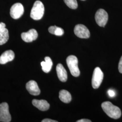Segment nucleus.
<instances>
[{"label":"nucleus","mask_w":122,"mask_h":122,"mask_svg":"<svg viewBox=\"0 0 122 122\" xmlns=\"http://www.w3.org/2000/svg\"><path fill=\"white\" fill-rule=\"evenodd\" d=\"M64 1L71 9H76L77 8L78 4L76 0H64Z\"/></svg>","instance_id":"18"},{"label":"nucleus","mask_w":122,"mask_h":122,"mask_svg":"<svg viewBox=\"0 0 122 122\" xmlns=\"http://www.w3.org/2000/svg\"><path fill=\"white\" fill-rule=\"evenodd\" d=\"M32 104L38 109L44 111L48 110L50 107L48 102L46 100H32Z\"/></svg>","instance_id":"14"},{"label":"nucleus","mask_w":122,"mask_h":122,"mask_svg":"<svg viewBox=\"0 0 122 122\" xmlns=\"http://www.w3.org/2000/svg\"><path fill=\"white\" fill-rule=\"evenodd\" d=\"M21 38L25 42L30 43L37 39L38 34L35 29H31L27 32H24L21 34Z\"/></svg>","instance_id":"9"},{"label":"nucleus","mask_w":122,"mask_h":122,"mask_svg":"<svg viewBox=\"0 0 122 122\" xmlns=\"http://www.w3.org/2000/svg\"><path fill=\"white\" fill-rule=\"evenodd\" d=\"M95 19L98 25L104 27L108 22V13L104 9H99L96 13Z\"/></svg>","instance_id":"6"},{"label":"nucleus","mask_w":122,"mask_h":122,"mask_svg":"<svg viewBox=\"0 0 122 122\" xmlns=\"http://www.w3.org/2000/svg\"><path fill=\"white\" fill-rule=\"evenodd\" d=\"M104 111L109 117L113 119H118L121 116V111L116 106L113 105L110 102L106 101L101 105Z\"/></svg>","instance_id":"1"},{"label":"nucleus","mask_w":122,"mask_h":122,"mask_svg":"<svg viewBox=\"0 0 122 122\" xmlns=\"http://www.w3.org/2000/svg\"><path fill=\"white\" fill-rule=\"evenodd\" d=\"M44 7L43 3L39 1H36L31 10L30 17L34 20L41 19L44 15Z\"/></svg>","instance_id":"2"},{"label":"nucleus","mask_w":122,"mask_h":122,"mask_svg":"<svg viewBox=\"0 0 122 122\" xmlns=\"http://www.w3.org/2000/svg\"><path fill=\"white\" fill-rule=\"evenodd\" d=\"M66 61L71 74L75 77L79 76L80 71L78 66L77 58L74 55H70L67 57Z\"/></svg>","instance_id":"3"},{"label":"nucleus","mask_w":122,"mask_h":122,"mask_svg":"<svg viewBox=\"0 0 122 122\" xmlns=\"http://www.w3.org/2000/svg\"><path fill=\"white\" fill-rule=\"evenodd\" d=\"M104 77V74L100 68L97 67L94 71L92 78V86L94 89H97L101 85Z\"/></svg>","instance_id":"4"},{"label":"nucleus","mask_w":122,"mask_h":122,"mask_svg":"<svg viewBox=\"0 0 122 122\" xmlns=\"http://www.w3.org/2000/svg\"><path fill=\"white\" fill-rule=\"evenodd\" d=\"M108 95L109 97H113L115 96V92H114L112 90H109L108 92Z\"/></svg>","instance_id":"20"},{"label":"nucleus","mask_w":122,"mask_h":122,"mask_svg":"<svg viewBox=\"0 0 122 122\" xmlns=\"http://www.w3.org/2000/svg\"><path fill=\"white\" fill-rule=\"evenodd\" d=\"M118 71L120 73H122V56L121 57L118 63Z\"/></svg>","instance_id":"19"},{"label":"nucleus","mask_w":122,"mask_h":122,"mask_svg":"<svg viewBox=\"0 0 122 122\" xmlns=\"http://www.w3.org/2000/svg\"><path fill=\"white\" fill-rule=\"evenodd\" d=\"M11 119L8 104L6 102L0 104V122H10Z\"/></svg>","instance_id":"5"},{"label":"nucleus","mask_w":122,"mask_h":122,"mask_svg":"<svg viewBox=\"0 0 122 122\" xmlns=\"http://www.w3.org/2000/svg\"><path fill=\"white\" fill-rule=\"evenodd\" d=\"M45 61H42L41 65L42 66V70L45 73L49 72L52 67V61L50 57H45Z\"/></svg>","instance_id":"15"},{"label":"nucleus","mask_w":122,"mask_h":122,"mask_svg":"<svg viewBox=\"0 0 122 122\" xmlns=\"http://www.w3.org/2000/svg\"></svg>","instance_id":"23"},{"label":"nucleus","mask_w":122,"mask_h":122,"mask_svg":"<svg viewBox=\"0 0 122 122\" xmlns=\"http://www.w3.org/2000/svg\"><path fill=\"white\" fill-rule=\"evenodd\" d=\"M92 122L91 120H89V119H80L78 121H77V122Z\"/></svg>","instance_id":"22"},{"label":"nucleus","mask_w":122,"mask_h":122,"mask_svg":"<svg viewBox=\"0 0 122 122\" xmlns=\"http://www.w3.org/2000/svg\"><path fill=\"white\" fill-rule=\"evenodd\" d=\"M9 32L4 23H0V45L5 44L9 39Z\"/></svg>","instance_id":"11"},{"label":"nucleus","mask_w":122,"mask_h":122,"mask_svg":"<svg viewBox=\"0 0 122 122\" xmlns=\"http://www.w3.org/2000/svg\"><path fill=\"white\" fill-rule=\"evenodd\" d=\"M15 58V53L12 50H7L3 52L0 56V64H5L13 60Z\"/></svg>","instance_id":"12"},{"label":"nucleus","mask_w":122,"mask_h":122,"mask_svg":"<svg viewBox=\"0 0 122 122\" xmlns=\"http://www.w3.org/2000/svg\"><path fill=\"white\" fill-rule=\"evenodd\" d=\"M59 97L60 100L65 103H69L71 100V94L68 91L64 90H61L59 92Z\"/></svg>","instance_id":"16"},{"label":"nucleus","mask_w":122,"mask_h":122,"mask_svg":"<svg viewBox=\"0 0 122 122\" xmlns=\"http://www.w3.org/2000/svg\"><path fill=\"white\" fill-rule=\"evenodd\" d=\"M42 122H57V121L56 120H52L51 119H49V118H46V119H44V120H43L42 121Z\"/></svg>","instance_id":"21"},{"label":"nucleus","mask_w":122,"mask_h":122,"mask_svg":"<svg viewBox=\"0 0 122 122\" xmlns=\"http://www.w3.org/2000/svg\"><path fill=\"white\" fill-rule=\"evenodd\" d=\"M74 32L75 35L80 38L88 39L90 36V32L89 30L83 25H76L74 28Z\"/></svg>","instance_id":"7"},{"label":"nucleus","mask_w":122,"mask_h":122,"mask_svg":"<svg viewBox=\"0 0 122 122\" xmlns=\"http://www.w3.org/2000/svg\"><path fill=\"white\" fill-rule=\"evenodd\" d=\"M24 12V8L21 3H16L13 5L10 10V15L14 19H18L21 17Z\"/></svg>","instance_id":"8"},{"label":"nucleus","mask_w":122,"mask_h":122,"mask_svg":"<svg viewBox=\"0 0 122 122\" xmlns=\"http://www.w3.org/2000/svg\"><path fill=\"white\" fill-rule=\"evenodd\" d=\"M57 75L60 81L62 82H65L67 79L66 71L62 64L59 63L56 66Z\"/></svg>","instance_id":"13"},{"label":"nucleus","mask_w":122,"mask_h":122,"mask_svg":"<svg viewBox=\"0 0 122 122\" xmlns=\"http://www.w3.org/2000/svg\"><path fill=\"white\" fill-rule=\"evenodd\" d=\"M48 31L52 35L58 36H62L64 33L63 30L62 28L56 26H50L48 28Z\"/></svg>","instance_id":"17"},{"label":"nucleus","mask_w":122,"mask_h":122,"mask_svg":"<svg viewBox=\"0 0 122 122\" xmlns=\"http://www.w3.org/2000/svg\"><path fill=\"white\" fill-rule=\"evenodd\" d=\"M27 91L33 96H38L40 94V90L37 82L33 80L30 81L26 85Z\"/></svg>","instance_id":"10"}]
</instances>
